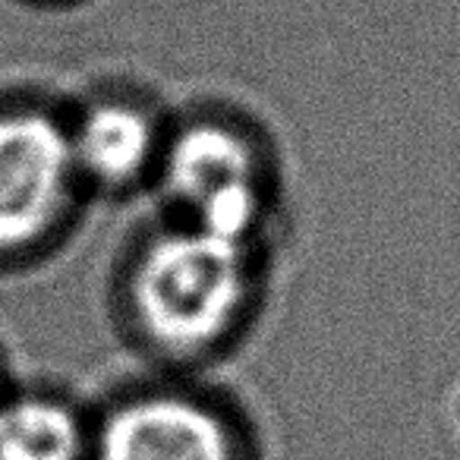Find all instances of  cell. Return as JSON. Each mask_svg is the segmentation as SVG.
Instances as JSON below:
<instances>
[{"label": "cell", "instance_id": "1", "mask_svg": "<svg viewBox=\"0 0 460 460\" xmlns=\"http://www.w3.org/2000/svg\"><path fill=\"white\" fill-rule=\"evenodd\" d=\"M250 288V246L186 224L142 246L129 271V313L155 347L199 353L227 338Z\"/></svg>", "mask_w": 460, "mask_h": 460}, {"label": "cell", "instance_id": "2", "mask_svg": "<svg viewBox=\"0 0 460 460\" xmlns=\"http://www.w3.org/2000/svg\"><path fill=\"white\" fill-rule=\"evenodd\" d=\"M76 186L66 123L32 108L0 114V252L45 240L66 215Z\"/></svg>", "mask_w": 460, "mask_h": 460}, {"label": "cell", "instance_id": "3", "mask_svg": "<svg viewBox=\"0 0 460 460\" xmlns=\"http://www.w3.org/2000/svg\"><path fill=\"white\" fill-rule=\"evenodd\" d=\"M89 460H240V447L215 407L177 391H152L111 410Z\"/></svg>", "mask_w": 460, "mask_h": 460}, {"label": "cell", "instance_id": "4", "mask_svg": "<svg viewBox=\"0 0 460 460\" xmlns=\"http://www.w3.org/2000/svg\"><path fill=\"white\" fill-rule=\"evenodd\" d=\"M66 129L79 180L104 190L139 183L164 148L155 117L133 102H95Z\"/></svg>", "mask_w": 460, "mask_h": 460}, {"label": "cell", "instance_id": "5", "mask_svg": "<svg viewBox=\"0 0 460 460\" xmlns=\"http://www.w3.org/2000/svg\"><path fill=\"white\" fill-rule=\"evenodd\" d=\"M158 173L167 196L190 215L217 192L262 180L250 136L221 120L190 123L171 142H164Z\"/></svg>", "mask_w": 460, "mask_h": 460}, {"label": "cell", "instance_id": "6", "mask_svg": "<svg viewBox=\"0 0 460 460\" xmlns=\"http://www.w3.org/2000/svg\"><path fill=\"white\" fill-rule=\"evenodd\" d=\"M92 438L70 403L48 394L0 397V460H89Z\"/></svg>", "mask_w": 460, "mask_h": 460}]
</instances>
